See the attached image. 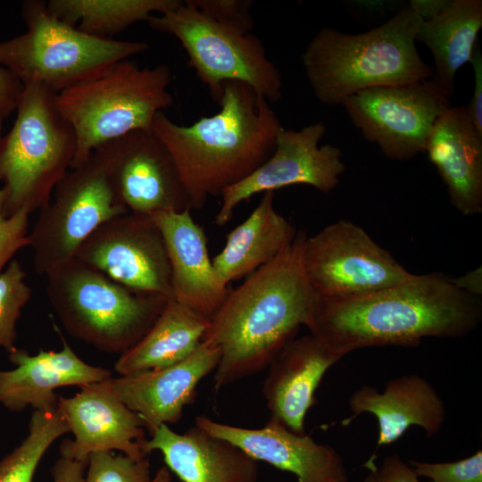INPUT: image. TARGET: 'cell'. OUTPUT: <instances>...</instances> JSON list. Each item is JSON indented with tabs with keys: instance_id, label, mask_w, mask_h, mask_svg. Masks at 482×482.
<instances>
[{
	"instance_id": "cell-19",
	"label": "cell",
	"mask_w": 482,
	"mask_h": 482,
	"mask_svg": "<svg viewBox=\"0 0 482 482\" xmlns=\"http://www.w3.org/2000/svg\"><path fill=\"white\" fill-rule=\"evenodd\" d=\"M62 342L60 351L40 350L30 354L16 348L9 353L12 370H0V405L12 412L28 407L44 411L57 409L59 395L56 388L67 386H81L108 379L112 372L91 365L72 350L60 329L55 328Z\"/></svg>"
},
{
	"instance_id": "cell-6",
	"label": "cell",
	"mask_w": 482,
	"mask_h": 482,
	"mask_svg": "<svg viewBox=\"0 0 482 482\" xmlns=\"http://www.w3.org/2000/svg\"><path fill=\"white\" fill-rule=\"evenodd\" d=\"M56 94L39 82L23 85L12 129L0 138V182L7 217L45 206L71 169L77 139L59 112Z\"/></svg>"
},
{
	"instance_id": "cell-18",
	"label": "cell",
	"mask_w": 482,
	"mask_h": 482,
	"mask_svg": "<svg viewBox=\"0 0 482 482\" xmlns=\"http://www.w3.org/2000/svg\"><path fill=\"white\" fill-rule=\"evenodd\" d=\"M195 425L226 440L255 461L293 473L298 482H348L342 457L331 446L297 435L269 420L261 428H245L199 416Z\"/></svg>"
},
{
	"instance_id": "cell-34",
	"label": "cell",
	"mask_w": 482,
	"mask_h": 482,
	"mask_svg": "<svg viewBox=\"0 0 482 482\" xmlns=\"http://www.w3.org/2000/svg\"><path fill=\"white\" fill-rule=\"evenodd\" d=\"M201 12L212 19L251 32L254 21L250 13V0H190Z\"/></svg>"
},
{
	"instance_id": "cell-11",
	"label": "cell",
	"mask_w": 482,
	"mask_h": 482,
	"mask_svg": "<svg viewBox=\"0 0 482 482\" xmlns=\"http://www.w3.org/2000/svg\"><path fill=\"white\" fill-rule=\"evenodd\" d=\"M303 264L314 293L326 299L371 294L411 276L364 229L346 220L306 237Z\"/></svg>"
},
{
	"instance_id": "cell-35",
	"label": "cell",
	"mask_w": 482,
	"mask_h": 482,
	"mask_svg": "<svg viewBox=\"0 0 482 482\" xmlns=\"http://www.w3.org/2000/svg\"><path fill=\"white\" fill-rule=\"evenodd\" d=\"M365 466L370 471L362 482H421L411 467L395 453L385 457L379 467L373 464L371 458Z\"/></svg>"
},
{
	"instance_id": "cell-33",
	"label": "cell",
	"mask_w": 482,
	"mask_h": 482,
	"mask_svg": "<svg viewBox=\"0 0 482 482\" xmlns=\"http://www.w3.org/2000/svg\"><path fill=\"white\" fill-rule=\"evenodd\" d=\"M6 193L0 188V274L12 256L21 248L29 246V216L26 210H20L7 217L4 213Z\"/></svg>"
},
{
	"instance_id": "cell-29",
	"label": "cell",
	"mask_w": 482,
	"mask_h": 482,
	"mask_svg": "<svg viewBox=\"0 0 482 482\" xmlns=\"http://www.w3.org/2000/svg\"><path fill=\"white\" fill-rule=\"evenodd\" d=\"M70 432L57 411L34 410L29 433L21 443L0 461V482H33L36 470L51 445Z\"/></svg>"
},
{
	"instance_id": "cell-37",
	"label": "cell",
	"mask_w": 482,
	"mask_h": 482,
	"mask_svg": "<svg viewBox=\"0 0 482 482\" xmlns=\"http://www.w3.org/2000/svg\"><path fill=\"white\" fill-rule=\"evenodd\" d=\"M23 89L22 83L6 68L0 65V117L6 119L16 110Z\"/></svg>"
},
{
	"instance_id": "cell-39",
	"label": "cell",
	"mask_w": 482,
	"mask_h": 482,
	"mask_svg": "<svg viewBox=\"0 0 482 482\" xmlns=\"http://www.w3.org/2000/svg\"><path fill=\"white\" fill-rule=\"evenodd\" d=\"M453 283L461 290L478 297L482 294V270L481 267L469 271L458 278H451Z\"/></svg>"
},
{
	"instance_id": "cell-38",
	"label": "cell",
	"mask_w": 482,
	"mask_h": 482,
	"mask_svg": "<svg viewBox=\"0 0 482 482\" xmlns=\"http://www.w3.org/2000/svg\"><path fill=\"white\" fill-rule=\"evenodd\" d=\"M87 461L60 456L52 469L53 482H84Z\"/></svg>"
},
{
	"instance_id": "cell-14",
	"label": "cell",
	"mask_w": 482,
	"mask_h": 482,
	"mask_svg": "<svg viewBox=\"0 0 482 482\" xmlns=\"http://www.w3.org/2000/svg\"><path fill=\"white\" fill-rule=\"evenodd\" d=\"M95 153L105 167L117 199L129 212L152 216L191 210L175 162L152 130L129 132Z\"/></svg>"
},
{
	"instance_id": "cell-27",
	"label": "cell",
	"mask_w": 482,
	"mask_h": 482,
	"mask_svg": "<svg viewBox=\"0 0 482 482\" xmlns=\"http://www.w3.org/2000/svg\"><path fill=\"white\" fill-rule=\"evenodd\" d=\"M209 322V318L170 299L141 339L120 354L114 370L127 375L178 363L198 347Z\"/></svg>"
},
{
	"instance_id": "cell-23",
	"label": "cell",
	"mask_w": 482,
	"mask_h": 482,
	"mask_svg": "<svg viewBox=\"0 0 482 482\" xmlns=\"http://www.w3.org/2000/svg\"><path fill=\"white\" fill-rule=\"evenodd\" d=\"M353 415L342 421L348 425L362 413L373 414L378 421L377 447L397 441L411 427L422 428L428 437L441 429L445 420L443 399L432 385L417 374L390 379L382 392L362 386L349 398Z\"/></svg>"
},
{
	"instance_id": "cell-16",
	"label": "cell",
	"mask_w": 482,
	"mask_h": 482,
	"mask_svg": "<svg viewBox=\"0 0 482 482\" xmlns=\"http://www.w3.org/2000/svg\"><path fill=\"white\" fill-rule=\"evenodd\" d=\"M79 387L71 397H58L57 411L73 434V439L61 444L60 456L87 461L93 453L117 450L136 460L145 458L144 422L116 396L107 379Z\"/></svg>"
},
{
	"instance_id": "cell-3",
	"label": "cell",
	"mask_w": 482,
	"mask_h": 482,
	"mask_svg": "<svg viewBox=\"0 0 482 482\" xmlns=\"http://www.w3.org/2000/svg\"><path fill=\"white\" fill-rule=\"evenodd\" d=\"M219 111L190 125L159 112L153 133L171 154L192 209L238 183L274 151L283 129L270 102L246 84L226 82Z\"/></svg>"
},
{
	"instance_id": "cell-24",
	"label": "cell",
	"mask_w": 482,
	"mask_h": 482,
	"mask_svg": "<svg viewBox=\"0 0 482 482\" xmlns=\"http://www.w3.org/2000/svg\"><path fill=\"white\" fill-rule=\"evenodd\" d=\"M425 152L446 186L451 204L461 214L482 212V136L465 106H451L435 121Z\"/></svg>"
},
{
	"instance_id": "cell-30",
	"label": "cell",
	"mask_w": 482,
	"mask_h": 482,
	"mask_svg": "<svg viewBox=\"0 0 482 482\" xmlns=\"http://www.w3.org/2000/svg\"><path fill=\"white\" fill-rule=\"evenodd\" d=\"M26 273L17 260L12 261L0 274V348L13 352L16 325L21 311L31 297Z\"/></svg>"
},
{
	"instance_id": "cell-41",
	"label": "cell",
	"mask_w": 482,
	"mask_h": 482,
	"mask_svg": "<svg viewBox=\"0 0 482 482\" xmlns=\"http://www.w3.org/2000/svg\"><path fill=\"white\" fill-rule=\"evenodd\" d=\"M3 121H4V119L0 117V138L2 137Z\"/></svg>"
},
{
	"instance_id": "cell-10",
	"label": "cell",
	"mask_w": 482,
	"mask_h": 482,
	"mask_svg": "<svg viewBox=\"0 0 482 482\" xmlns=\"http://www.w3.org/2000/svg\"><path fill=\"white\" fill-rule=\"evenodd\" d=\"M127 212L94 152L85 162L68 170L40 209L29 233L36 272L46 275L70 261L97 228Z\"/></svg>"
},
{
	"instance_id": "cell-7",
	"label": "cell",
	"mask_w": 482,
	"mask_h": 482,
	"mask_svg": "<svg viewBox=\"0 0 482 482\" xmlns=\"http://www.w3.org/2000/svg\"><path fill=\"white\" fill-rule=\"evenodd\" d=\"M46 276L48 301L65 330L109 353L137 344L170 300L134 291L75 258Z\"/></svg>"
},
{
	"instance_id": "cell-26",
	"label": "cell",
	"mask_w": 482,
	"mask_h": 482,
	"mask_svg": "<svg viewBox=\"0 0 482 482\" xmlns=\"http://www.w3.org/2000/svg\"><path fill=\"white\" fill-rule=\"evenodd\" d=\"M481 28V0H447L419 27L416 40L426 45L434 59L431 79L450 96L457 71L471 60Z\"/></svg>"
},
{
	"instance_id": "cell-40",
	"label": "cell",
	"mask_w": 482,
	"mask_h": 482,
	"mask_svg": "<svg viewBox=\"0 0 482 482\" xmlns=\"http://www.w3.org/2000/svg\"><path fill=\"white\" fill-rule=\"evenodd\" d=\"M149 482H172L170 470L166 466L161 467Z\"/></svg>"
},
{
	"instance_id": "cell-4",
	"label": "cell",
	"mask_w": 482,
	"mask_h": 482,
	"mask_svg": "<svg viewBox=\"0 0 482 482\" xmlns=\"http://www.w3.org/2000/svg\"><path fill=\"white\" fill-rule=\"evenodd\" d=\"M422 21L408 4L366 32L347 34L322 28L301 56L316 98L325 105H337L367 88L430 79L434 71L415 44Z\"/></svg>"
},
{
	"instance_id": "cell-9",
	"label": "cell",
	"mask_w": 482,
	"mask_h": 482,
	"mask_svg": "<svg viewBox=\"0 0 482 482\" xmlns=\"http://www.w3.org/2000/svg\"><path fill=\"white\" fill-rule=\"evenodd\" d=\"M146 22L180 42L188 65L215 102L221 97L223 85L230 81L248 85L270 103L281 98V74L268 59L262 41L251 32L212 19L190 0L152 15Z\"/></svg>"
},
{
	"instance_id": "cell-20",
	"label": "cell",
	"mask_w": 482,
	"mask_h": 482,
	"mask_svg": "<svg viewBox=\"0 0 482 482\" xmlns=\"http://www.w3.org/2000/svg\"><path fill=\"white\" fill-rule=\"evenodd\" d=\"M343 357L312 334L287 342L270 364L263 383L270 420L295 434H306L304 420L317 403L316 390L328 369Z\"/></svg>"
},
{
	"instance_id": "cell-28",
	"label": "cell",
	"mask_w": 482,
	"mask_h": 482,
	"mask_svg": "<svg viewBox=\"0 0 482 482\" xmlns=\"http://www.w3.org/2000/svg\"><path fill=\"white\" fill-rule=\"evenodd\" d=\"M180 0H49L50 12L60 21L101 38H113L132 24L147 21L154 12L175 8Z\"/></svg>"
},
{
	"instance_id": "cell-32",
	"label": "cell",
	"mask_w": 482,
	"mask_h": 482,
	"mask_svg": "<svg viewBox=\"0 0 482 482\" xmlns=\"http://www.w3.org/2000/svg\"><path fill=\"white\" fill-rule=\"evenodd\" d=\"M411 467L419 477L431 482H482V451L451 462H424L411 461Z\"/></svg>"
},
{
	"instance_id": "cell-5",
	"label": "cell",
	"mask_w": 482,
	"mask_h": 482,
	"mask_svg": "<svg viewBox=\"0 0 482 482\" xmlns=\"http://www.w3.org/2000/svg\"><path fill=\"white\" fill-rule=\"evenodd\" d=\"M169 66L139 67L120 61L97 76L55 96L56 106L77 139L71 169L104 144L136 130H152L156 115L174 104Z\"/></svg>"
},
{
	"instance_id": "cell-12",
	"label": "cell",
	"mask_w": 482,
	"mask_h": 482,
	"mask_svg": "<svg viewBox=\"0 0 482 482\" xmlns=\"http://www.w3.org/2000/svg\"><path fill=\"white\" fill-rule=\"evenodd\" d=\"M341 104L362 137L396 161L425 152L435 121L452 106L451 96L431 78L367 88Z\"/></svg>"
},
{
	"instance_id": "cell-31",
	"label": "cell",
	"mask_w": 482,
	"mask_h": 482,
	"mask_svg": "<svg viewBox=\"0 0 482 482\" xmlns=\"http://www.w3.org/2000/svg\"><path fill=\"white\" fill-rule=\"evenodd\" d=\"M84 482H149L150 462L112 451L96 452L87 459Z\"/></svg>"
},
{
	"instance_id": "cell-21",
	"label": "cell",
	"mask_w": 482,
	"mask_h": 482,
	"mask_svg": "<svg viewBox=\"0 0 482 482\" xmlns=\"http://www.w3.org/2000/svg\"><path fill=\"white\" fill-rule=\"evenodd\" d=\"M151 217L164 238L171 270V299L210 319L230 288L215 273L203 228L194 220L190 209Z\"/></svg>"
},
{
	"instance_id": "cell-13",
	"label": "cell",
	"mask_w": 482,
	"mask_h": 482,
	"mask_svg": "<svg viewBox=\"0 0 482 482\" xmlns=\"http://www.w3.org/2000/svg\"><path fill=\"white\" fill-rule=\"evenodd\" d=\"M73 258L134 291L172 298L164 238L151 216L129 212L107 220Z\"/></svg>"
},
{
	"instance_id": "cell-36",
	"label": "cell",
	"mask_w": 482,
	"mask_h": 482,
	"mask_svg": "<svg viewBox=\"0 0 482 482\" xmlns=\"http://www.w3.org/2000/svg\"><path fill=\"white\" fill-rule=\"evenodd\" d=\"M470 62L473 67L475 85L471 100L465 107L476 130L482 136V54L478 42Z\"/></svg>"
},
{
	"instance_id": "cell-1",
	"label": "cell",
	"mask_w": 482,
	"mask_h": 482,
	"mask_svg": "<svg viewBox=\"0 0 482 482\" xmlns=\"http://www.w3.org/2000/svg\"><path fill=\"white\" fill-rule=\"evenodd\" d=\"M306 232L248 276L210 318L202 342L220 350L214 370L220 390L270 366L301 326L309 328L318 296L305 274Z\"/></svg>"
},
{
	"instance_id": "cell-25",
	"label": "cell",
	"mask_w": 482,
	"mask_h": 482,
	"mask_svg": "<svg viewBox=\"0 0 482 482\" xmlns=\"http://www.w3.org/2000/svg\"><path fill=\"white\" fill-rule=\"evenodd\" d=\"M273 201L274 192L263 193L251 214L226 236L223 249L212 259L223 285L267 264L295 237L294 227L276 211Z\"/></svg>"
},
{
	"instance_id": "cell-8",
	"label": "cell",
	"mask_w": 482,
	"mask_h": 482,
	"mask_svg": "<svg viewBox=\"0 0 482 482\" xmlns=\"http://www.w3.org/2000/svg\"><path fill=\"white\" fill-rule=\"evenodd\" d=\"M21 15L27 29L0 42V65L22 85L39 82L55 94L149 48L145 42L88 35L57 19L43 0L24 1Z\"/></svg>"
},
{
	"instance_id": "cell-22",
	"label": "cell",
	"mask_w": 482,
	"mask_h": 482,
	"mask_svg": "<svg viewBox=\"0 0 482 482\" xmlns=\"http://www.w3.org/2000/svg\"><path fill=\"white\" fill-rule=\"evenodd\" d=\"M154 451L182 482H259L257 461L195 425L181 434L160 426L143 444L145 455Z\"/></svg>"
},
{
	"instance_id": "cell-15",
	"label": "cell",
	"mask_w": 482,
	"mask_h": 482,
	"mask_svg": "<svg viewBox=\"0 0 482 482\" xmlns=\"http://www.w3.org/2000/svg\"><path fill=\"white\" fill-rule=\"evenodd\" d=\"M325 132L322 121L300 130L283 128L270 158L248 177L223 190L216 225L227 224L241 202L259 193L275 192L292 185H308L325 194L333 190L339 184L345 165L337 146H320Z\"/></svg>"
},
{
	"instance_id": "cell-17",
	"label": "cell",
	"mask_w": 482,
	"mask_h": 482,
	"mask_svg": "<svg viewBox=\"0 0 482 482\" xmlns=\"http://www.w3.org/2000/svg\"><path fill=\"white\" fill-rule=\"evenodd\" d=\"M218 346L201 342L186 359L173 365L107 379L116 396L143 420L152 435L160 426L178 422L195 396L200 381L219 364Z\"/></svg>"
},
{
	"instance_id": "cell-2",
	"label": "cell",
	"mask_w": 482,
	"mask_h": 482,
	"mask_svg": "<svg viewBox=\"0 0 482 482\" xmlns=\"http://www.w3.org/2000/svg\"><path fill=\"white\" fill-rule=\"evenodd\" d=\"M482 318L478 297L441 273L411 276L379 291L317 300L309 330L345 356L365 347L416 346L424 337H462Z\"/></svg>"
}]
</instances>
